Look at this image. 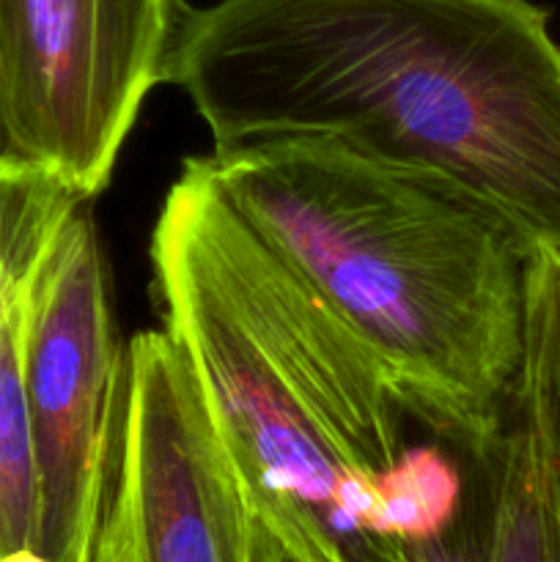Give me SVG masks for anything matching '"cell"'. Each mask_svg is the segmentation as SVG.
Here are the masks:
<instances>
[{
    "label": "cell",
    "instance_id": "11",
    "mask_svg": "<svg viewBox=\"0 0 560 562\" xmlns=\"http://www.w3.org/2000/svg\"><path fill=\"white\" fill-rule=\"evenodd\" d=\"M406 562H475V521H472L467 497L456 525L437 541L412 547Z\"/></svg>",
    "mask_w": 560,
    "mask_h": 562
},
{
    "label": "cell",
    "instance_id": "1",
    "mask_svg": "<svg viewBox=\"0 0 560 562\" xmlns=\"http://www.w3.org/2000/svg\"><path fill=\"white\" fill-rule=\"evenodd\" d=\"M168 82L212 148L327 137L560 247V44L530 0L187 5Z\"/></svg>",
    "mask_w": 560,
    "mask_h": 562
},
{
    "label": "cell",
    "instance_id": "12",
    "mask_svg": "<svg viewBox=\"0 0 560 562\" xmlns=\"http://www.w3.org/2000/svg\"><path fill=\"white\" fill-rule=\"evenodd\" d=\"M115 472H119V467H115ZM91 562H132L130 514H126L124 494L119 488V475H115L113 494H110L108 510H104L102 527H99L97 543H93Z\"/></svg>",
    "mask_w": 560,
    "mask_h": 562
},
{
    "label": "cell",
    "instance_id": "14",
    "mask_svg": "<svg viewBox=\"0 0 560 562\" xmlns=\"http://www.w3.org/2000/svg\"><path fill=\"white\" fill-rule=\"evenodd\" d=\"M0 562H53V560H47L44 554L33 552V549H22V552L5 554V558H0Z\"/></svg>",
    "mask_w": 560,
    "mask_h": 562
},
{
    "label": "cell",
    "instance_id": "8",
    "mask_svg": "<svg viewBox=\"0 0 560 562\" xmlns=\"http://www.w3.org/2000/svg\"><path fill=\"white\" fill-rule=\"evenodd\" d=\"M38 263V261H36ZM31 267H0V558L38 552V481L22 393V300Z\"/></svg>",
    "mask_w": 560,
    "mask_h": 562
},
{
    "label": "cell",
    "instance_id": "6",
    "mask_svg": "<svg viewBox=\"0 0 560 562\" xmlns=\"http://www.w3.org/2000/svg\"><path fill=\"white\" fill-rule=\"evenodd\" d=\"M119 488L132 562H245V497L201 387L165 329L124 349Z\"/></svg>",
    "mask_w": 560,
    "mask_h": 562
},
{
    "label": "cell",
    "instance_id": "3",
    "mask_svg": "<svg viewBox=\"0 0 560 562\" xmlns=\"http://www.w3.org/2000/svg\"><path fill=\"white\" fill-rule=\"evenodd\" d=\"M154 300L245 503L300 562H406L379 530L395 393L355 335L184 162L152 236Z\"/></svg>",
    "mask_w": 560,
    "mask_h": 562
},
{
    "label": "cell",
    "instance_id": "2",
    "mask_svg": "<svg viewBox=\"0 0 560 562\" xmlns=\"http://www.w3.org/2000/svg\"><path fill=\"white\" fill-rule=\"evenodd\" d=\"M371 355L404 412L478 450L522 366L533 247L475 198L327 137L187 159Z\"/></svg>",
    "mask_w": 560,
    "mask_h": 562
},
{
    "label": "cell",
    "instance_id": "9",
    "mask_svg": "<svg viewBox=\"0 0 560 562\" xmlns=\"http://www.w3.org/2000/svg\"><path fill=\"white\" fill-rule=\"evenodd\" d=\"M467 477L439 448H404L379 475V530L399 547H421L450 530L464 508Z\"/></svg>",
    "mask_w": 560,
    "mask_h": 562
},
{
    "label": "cell",
    "instance_id": "5",
    "mask_svg": "<svg viewBox=\"0 0 560 562\" xmlns=\"http://www.w3.org/2000/svg\"><path fill=\"white\" fill-rule=\"evenodd\" d=\"M184 0H0V151L80 198L108 187L148 93L168 82Z\"/></svg>",
    "mask_w": 560,
    "mask_h": 562
},
{
    "label": "cell",
    "instance_id": "13",
    "mask_svg": "<svg viewBox=\"0 0 560 562\" xmlns=\"http://www.w3.org/2000/svg\"><path fill=\"white\" fill-rule=\"evenodd\" d=\"M245 562H300L250 505L245 503Z\"/></svg>",
    "mask_w": 560,
    "mask_h": 562
},
{
    "label": "cell",
    "instance_id": "7",
    "mask_svg": "<svg viewBox=\"0 0 560 562\" xmlns=\"http://www.w3.org/2000/svg\"><path fill=\"white\" fill-rule=\"evenodd\" d=\"M470 461L475 562H560V453L516 395L497 437Z\"/></svg>",
    "mask_w": 560,
    "mask_h": 562
},
{
    "label": "cell",
    "instance_id": "4",
    "mask_svg": "<svg viewBox=\"0 0 560 562\" xmlns=\"http://www.w3.org/2000/svg\"><path fill=\"white\" fill-rule=\"evenodd\" d=\"M22 393L38 481V554L91 562L119 467L124 349L86 203L55 231L25 289Z\"/></svg>",
    "mask_w": 560,
    "mask_h": 562
},
{
    "label": "cell",
    "instance_id": "10",
    "mask_svg": "<svg viewBox=\"0 0 560 562\" xmlns=\"http://www.w3.org/2000/svg\"><path fill=\"white\" fill-rule=\"evenodd\" d=\"M514 395L560 453V247H533L525 272V333Z\"/></svg>",
    "mask_w": 560,
    "mask_h": 562
}]
</instances>
